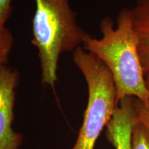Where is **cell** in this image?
Listing matches in <instances>:
<instances>
[{
  "instance_id": "obj_4",
  "label": "cell",
  "mask_w": 149,
  "mask_h": 149,
  "mask_svg": "<svg viewBox=\"0 0 149 149\" xmlns=\"http://www.w3.org/2000/svg\"><path fill=\"white\" fill-rule=\"evenodd\" d=\"M19 80L15 68L6 66L0 69V149H19L23 141L22 134L13 129Z\"/></svg>"
},
{
  "instance_id": "obj_2",
  "label": "cell",
  "mask_w": 149,
  "mask_h": 149,
  "mask_svg": "<svg viewBox=\"0 0 149 149\" xmlns=\"http://www.w3.org/2000/svg\"><path fill=\"white\" fill-rule=\"evenodd\" d=\"M32 43L38 50L42 83L55 87L60 55L83 44L86 33L77 22L70 0H35Z\"/></svg>"
},
{
  "instance_id": "obj_11",
  "label": "cell",
  "mask_w": 149,
  "mask_h": 149,
  "mask_svg": "<svg viewBox=\"0 0 149 149\" xmlns=\"http://www.w3.org/2000/svg\"><path fill=\"white\" fill-rule=\"evenodd\" d=\"M145 79H146L147 87H148V88L149 90V72H148V73L145 74Z\"/></svg>"
},
{
  "instance_id": "obj_9",
  "label": "cell",
  "mask_w": 149,
  "mask_h": 149,
  "mask_svg": "<svg viewBox=\"0 0 149 149\" xmlns=\"http://www.w3.org/2000/svg\"><path fill=\"white\" fill-rule=\"evenodd\" d=\"M14 0H0V29L5 27V24L10 18L13 11L12 3Z\"/></svg>"
},
{
  "instance_id": "obj_10",
  "label": "cell",
  "mask_w": 149,
  "mask_h": 149,
  "mask_svg": "<svg viewBox=\"0 0 149 149\" xmlns=\"http://www.w3.org/2000/svg\"><path fill=\"white\" fill-rule=\"evenodd\" d=\"M135 104L139 121L149 129V109L137 98Z\"/></svg>"
},
{
  "instance_id": "obj_5",
  "label": "cell",
  "mask_w": 149,
  "mask_h": 149,
  "mask_svg": "<svg viewBox=\"0 0 149 149\" xmlns=\"http://www.w3.org/2000/svg\"><path fill=\"white\" fill-rule=\"evenodd\" d=\"M135 100L133 97L122 99L107 126L106 136L115 149H131L132 131L138 121Z\"/></svg>"
},
{
  "instance_id": "obj_1",
  "label": "cell",
  "mask_w": 149,
  "mask_h": 149,
  "mask_svg": "<svg viewBox=\"0 0 149 149\" xmlns=\"http://www.w3.org/2000/svg\"><path fill=\"white\" fill-rule=\"evenodd\" d=\"M110 17L100 22L101 39L86 35L84 49L94 54L108 67L114 79L117 102L133 97L149 109V90L139 58L138 38L131 9L124 8L117 17V28Z\"/></svg>"
},
{
  "instance_id": "obj_6",
  "label": "cell",
  "mask_w": 149,
  "mask_h": 149,
  "mask_svg": "<svg viewBox=\"0 0 149 149\" xmlns=\"http://www.w3.org/2000/svg\"><path fill=\"white\" fill-rule=\"evenodd\" d=\"M133 26L138 38V52L144 75L149 72V0H137L131 9Z\"/></svg>"
},
{
  "instance_id": "obj_8",
  "label": "cell",
  "mask_w": 149,
  "mask_h": 149,
  "mask_svg": "<svg viewBox=\"0 0 149 149\" xmlns=\"http://www.w3.org/2000/svg\"><path fill=\"white\" fill-rule=\"evenodd\" d=\"M14 43V37L7 27L0 29V69L6 66Z\"/></svg>"
},
{
  "instance_id": "obj_3",
  "label": "cell",
  "mask_w": 149,
  "mask_h": 149,
  "mask_svg": "<svg viewBox=\"0 0 149 149\" xmlns=\"http://www.w3.org/2000/svg\"><path fill=\"white\" fill-rule=\"evenodd\" d=\"M72 53V60L87 83L88 99L83 123L71 149H95L118 107L115 81L108 67L94 54L81 46Z\"/></svg>"
},
{
  "instance_id": "obj_7",
  "label": "cell",
  "mask_w": 149,
  "mask_h": 149,
  "mask_svg": "<svg viewBox=\"0 0 149 149\" xmlns=\"http://www.w3.org/2000/svg\"><path fill=\"white\" fill-rule=\"evenodd\" d=\"M131 149H149V129L139 120L132 131Z\"/></svg>"
}]
</instances>
